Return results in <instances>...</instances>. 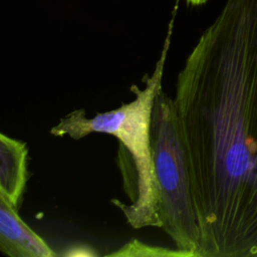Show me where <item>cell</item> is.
Segmentation results:
<instances>
[{
    "label": "cell",
    "instance_id": "obj_1",
    "mask_svg": "<svg viewBox=\"0 0 257 257\" xmlns=\"http://www.w3.org/2000/svg\"><path fill=\"white\" fill-rule=\"evenodd\" d=\"M199 257H257V0H226L176 81Z\"/></svg>",
    "mask_w": 257,
    "mask_h": 257
},
{
    "label": "cell",
    "instance_id": "obj_2",
    "mask_svg": "<svg viewBox=\"0 0 257 257\" xmlns=\"http://www.w3.org/2000/svg\"><path fill=\"white\" fill-rule=\"evenodd\" d=\"M173 20L174 18L153 73L145 75L143 88L135 84L131 86V91L135 94L132 101L115 109L96 113L90 118L83 108L75 109L50 128V134L58 138L67 136L72 140H80L92 133H103L117 139L119 145L116 163L131 203L124 204L116 199H112L111 203L119 208L127 224L134 229L161 228L151 152V118L156 94L162 88Z\"/></svg>",
    "mask_w": 257,
    "mask_h": 257
},
{
    "label": "cell",
    "instance_id": "obj_3",
    "mask_svg": "<svg viewBox=\"0 0 257 257\" xmlns=\"http://www.w3.org/2000/svg\"><path fill=\"white\" fill-rule=\"evenodd\" d=\"M151 152L161 228L176 248L199 257L200 230L195 212L189 161L173 97L161 88L151 118Z\"/></svg>",
    "mask_w": 257,
    "mask_h": 257
},
{
    "label": "cell",
    "instance_id": "obj_4",
    "mask_svg": "<svg viewBox=\"0 0 257 257\" xmlns=\"http://www.w3.org/2000/svg\"><path fill=\"white\" fill-rule=\"evenodd\" d=\"M0 251L9 257H54L56 253L0 196Z\"/></svg>",
    "mask_w": 257,
    "mask_h": 257
},
{
    "label": "cell",
    "instance_id": "obj_5",
    "mask_svg": "<svg viewBox=\"0 0 257 257\" xmlns=\"http://www.w3.org/2000/svg\"><path fill=\"white\" fill-rule=\"evenodd\" d=\"M26 143L0 134V196L18 210L27 182Z\"/></svg>",
    "mask_w": 257,
    "mask_h": 257
},
{
    "label": "cell",
    "instance_id": "obj_6",
    "mask_svg": "<svg viewBox=\"0 0 257 257\" xmlns=\"http://www.w3.org/2000/svg\"><path fill=\"white\" fill-rule=\"evenodd\" d=\"M107 256H121V257H190L179 249H168L160 246H152L134 239L114 252H110Z\"/></svg>",
    "mask_w": 257,
    "mask_h": 257
},
{
    "label": "cell",
    "instance_id": "obj_7",
    "mask_svg": "<svg viewBox=\"0 0 257 257\" xmlns=\"http://www.w3.org/2000/svg\"><path fill=\"white\" fill-rule=\"evenodd\" d=\"M188 4L193 5V6H199V5H203L205 3H207L209 0H186Z\"/></svg>",
    "mask_w": 257,
    "mask_h": 257
}]
</instances>
